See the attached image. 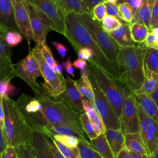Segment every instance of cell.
Here are the masks:
<instances>
[{"mask_svg": "<svg viewBox=\"0 0 158 158\" xmlns=\"http://www.w3.org/2000/svg\"><path fill=\"white\" fill-rule=\"evenodd\" d=\"M149 158H158V146L156 148V149L153 152H152L149 156Z\"/></svg>", "mask_w": 158, "mask_h": 158, "instance_id": "obj_60", "label": "cell"}, {"mask_svg": "<svg viewBox=\"0 0 158 158\" xmlns=\"http://www.w3.org/2000/svg\"><path fill=\"white\" fill-rule=\"evenodd\" d=\"M144 64L150 70L158 73V50L147 48Z\"/></svg>", "mask_w": 158, "mask_h": 158, "instance_id": "obj_31", "label": "cell"}, {"mask_svg": "<svg viewBox=\"0 0 158 158\" xmlns=\"http://www.w3.org/2000/svg\"><path fill=\"white\" fill-rule=\"evenodd\" d=\"M123 22L116 17L106 15L101 23L103 30L107 33L117 29Z\"/></svg>", "mask_w": 158, "mask_h": 158, "instance_id": "obj_35", "label": "cell"}, {"mask_svg": "<svg viewBox=\"0 0 158 158\" xmlns=\"http://www.w3.org/2000/svg\"><path fill=\"white\" fill-rule=\"evenodd\" d=\"M143 43L147 48L158 50V37L151 31H149Z\"/></svg>", "mask_w": 158, "mask_h": 158, "instance_id": "obj_44", "label": "cell"}, {"mask_svg": "<svg viewBox=\"0 0 158 158\" xmlns=\"http://www.w3.org/2000/svg\"><path fill=\"white\" fill-rule=\"evenodd\" d=\"M107 33L120 47L133 46L138 44L132 40L130 36L129 23L125 22H123L117 29L107 32Z\"/></svg>", "mask_w": 158, "mask_h": 158, "instance_id": "obj_19", "label": "cell"}, {"mask_svg": "<svg viewBox=\"0 0 158 158\" xmlns=\"http://www.w3.org/2000/svg\"><path fill=\"white\" fill-rule=\"evenodd\" d=\"M136 104L139 122V133L149 156L158 146V121L147 115L136 101Z\"/></svg>", "mask_w": 158, "mask_h": 158, "instance_id": "obj_9", "label": "cell"}, {"mask_svg": "<svg viewBox=\"0 0 158 158\" xmlns=\"http://www.w3.org/2000/svg\"><path fill=\"white\" fill-rule=\"evenodd\" d=\"M106 9V15L112 16L120 20H122L119 17L118 9L117 4H114L108 2H104Z\"/></svg>", "mask_w": 158, "mask_h": 158, "instance_id": "obj_45", "label": "cell"}, {"mask_svg": "<svg viewBox=\"0 0 158 158\" xmlns=\"http://www.w3.org/2000/svg\"><path fill=\"white\" fill-rule=\"evenodd\" d=\"M126 2L127 3L132 9L133 12L135 14L138 9L142 5L143 0H118V3Z\"/></svg>", "mask_w": 158, "mask_h": 158, "instance_id": "obj_48", "label": "cell"}, {"mask_svg": "<svg viewBox=\"0 0 158 158\" xmlns=\"http://www.w3.org/2000/svg\"><path fill=\"white\" fill-rule=\"evenodd\" d=\"M38 8L48 18L52 30L62 35L65 30V15L55 0H25Z\"/></svg>", "mask_w": 158, "mask_h": 158, "instance_id": "obj_13", "label": "cell"}, {"mask_svg": "<svg viewBox=\"0 0 158 158\" xmlns=\"http://www.w3.org/2000/svg\"><path fill=\"white\" fill-rule=\"evenodd\" d=\"M89 78L94 93L93 105L95 112L103 121L106 129H120V122L115 112L89 71Z\"/></svg>", "mask_w": 158, "mask_h": 158, "instance_id": "obj_8", "label": "cell"}, {"mask_svg": "<svg viewBox=\"0 0 158 158\" xmlns=\"http://www.w3.org/2000/svg\"><path fill=\"white\" fill-rule=\"evenodd\" d=\"M52 44L53 47L57 51L60 57L62 59H64L65 57L67 52L69 51V48L65 47L63 44L56 41H52Z\"/></svg>", "mask_w": 158, "mask_h": 158, "instance_id": "obj_47", "label": "cell"}, {"mask_svg": "<svg viewBox=\"0 0 158 158\" xmlns=\"http://www.w3.org/2000/svg\"><path fill=\"white\" fill-rule=\"evenodd\" d=\"M133 158H149L147 154H139L131 152Z\"/></svg>", "mask_w": 158, "mask_h": 158, "instance_id": "obj_59", "label": "cell"}, {"mask_svg": "<svg viewBox=\"0 0 158 158\" xmlns=\"http://www.w3.org/2000/svg\"><path fill=\"white\" fill-rule=\"evenodd\" d=\"M80 118L83 130L84 132H85L86 135H87L89 139L91 140L96 138L98 136V135L95 132L93 125L87 114L85 112H82L80 114Z\"/></svg>", "mask_w": 158, "mask_h": 158, "instance_id": "obj_34", "label": "cell"}, {"mask_svg": "<svg viewBox=\"0 0 158 158\" xmlns=\"http://www.w3.org/2000/svg\"><path fill=\"white\" fill-rule=\"evenodd\" d=\"M52 69L57 73H58L59 75H62V65L59 64L57 62L56 65Z\"/></svg>", "mask_w": 158, "mask_h": 158, "instance_id": "obj_58", "label": "cell"}, {"mask_svg": "<svg viewBox=\"0 0 158 158\" xmlns=\"http://www.w3.org/2000/svg\"><path fill=\"white\" fill-rule=\"evenodd\" d=\"M43 131L46 133H50L52 135H64L74 136L78 138L80 140L88 141L86 138V135H84L80 132L77 131L75 129L66 126V125H57V126H49L43 129Z\"/></svg>", "mask_w": 158, "mask_h": 158, "instance_id": "obj_26", "label": "cell"}, {"mask_svg": "<svg viewBox=\"0 0 158 158\" xmlns=\"http://www.w3.org/2000/svg\"><path fill=\"white\" fill-rule=\"evenodd\" d=\"M129 28L132 40L138 44L143 43L149 33V30L144 25L139 23H129Z\"/></svg>", "mask_w": 158, "mask_h": 158, "instance_id": "obj_28", "label": "cell"}, {"mask_svg": "<svg viewBox=\"0 0 158 158\" xmlns=\"http://www.w3.org/2000/svg\"><path fill=\"white\" fill-rule=\"evenodd\" d=\"M6 147V143L4 139L2 129L0 127V154H1Z\"/></svg>", "mask_w": 158, "mask_h": 158, "instance_id": "obj_55", "label": "cell"}, {"mask_svg": "<svg viewBox=\"0 0 158 158\" xmlns=\"http://www.w3.org/2000/svg\"><path fill=\"white\" fill-rule=\"evenodd\" d=\"M158 20V0H155L151 14V30L153 28L156 22Z\"/></svg>", "mask_w": 158, "mask_h": 158, "instance_id": "obj_49", "label": "cell"}, {"mask_svg": "<svg viewBox=\"0 0 158 158\" xmlns=\"http://www.w3.org/2000/svg\"><path fill=\"white\" fill-rule=\"evenodd\" d=\"M155 0H143L142 5L134 14L131 23H139L144 25L151 31V19L152 9Z\"/></svg>", "mask_w": 158, "mask_h": 158, "instance_id": "obj_18", "label": "cell"}, {"mask_svg": "<svg viewBox=\"0 0 158 158\" xmlns=\"http://www.w3.org/2000/svg\"><path fill=\"white\" fill-rule=\"evenodd\" d=\"M82 1L91 14L95 6H96L99 3L104 2L105 1V0H82Z\"/></svg>", "mask_w": 158, "mask_h": 158, "instance_id": "obj_51", "label": "cell"}, {"mask_svg": "<svg viewBox=\"0 0 158 158\" xmlns=\"http://www.w3.org/2000/svg\"><path fill=\"white\" fill-rule=\"evenodd\" d=\"M65 90L59 96V99L64 102L70 109L80 114L84 110L82 104L83 95L78 90L75 81L67 76L64 79Z\"/></svg>", "mask_w": 158, "mask_h": 158, "instance_id": "obj_15", "label": "cell"}, {"mask_svg": "<svg viewBox=\"0 0 158 158\" xmlns=\"http://www.w3.org/2000/svg\"><path fill=\"white\" fill-rule=\"evenodd\" d=\"M35 158H54L47 135L40 130H33L30 142Z\"/></svg>", "mask_w": 158, "mask_h": 158, "instance_id": "obj_16", "label": "cell"}, {"mask_svg": "<svg viewBox=\"0 0 158 158\" xmlns=\"http://www.w3.org/2000/svg\"><path fill=\"white\" fill-rule=\"evenodd\" d=\"M32 51L44 81L41 83V86L50 96L58 98L65 90V78L62 75L57 73L46 62L38 45H36Z\"/></svg>", "mask_w": 158, "mask_h": 158, "instance_id": "obj_7", "label": "cell"}, {"mask_svg": "<svg viewBox=\"0 0 158 158\" xmlns=\"http://www.w3.org/2000/svg\"><path fill=\"white\" fill-rule=\"evenodd\" d=\"M104 2H108L114 4H117L118 2V0H105Z\"/></svg>", "mask_w": 158, "mask_h": 158, "instance_id": "obj_62", "label": "cell"}, {"mask_svg": "<svg viewBox=\"0 0 158 158\" xmlns=\"http://www.w3.org/2000/svg\"><path fill=\"white\" fill-rule=\"evenodd\" d=\"M1 98L4 112L2 131L6 146L17 148L30 143L33 130L18 109L15 101L8 95Z\"/></svg>", "mask_w": 158, "mask_h": 158, "instance_id": "obj_4", "label": "cell"}, {"mask_svg": "<svg viewBox=\"0 0 158 158\" xmlns=\"http://www.w3.org/2000/svg\"><path fill=\"white\" fill-rule=\"evenodd\" d=\"M117 6L120 19L128 23H130L134 16L131 7L126 2L118 3Z\"/></svg>", "mask_w": 158, "mask_h": 158, "instance_id": "obj_36", "label": "cell"}, {"mask_svg": "<svg viewBox=\"0 0 158 158\" xmlns=\"http://www.w3.org/2000/svg\"><path fill=\"white\" fill-rule=\"evenodd\" d=\"M49 148L52 152L54 158H65L57 149L54 144L51 141H49Z\"/></svg>", "mask_w": 158, "mask_h": 158, "instance_id": "obj_53", "label": "cell"}, {"mask_svg": "<svg viewBox=\"0 0 158 158\" xmlns=\"http://www.w3.org/2000/svg\"><path fill=\"white\" fill-rule=\"evenodd\" d=\"M1 158H18L16 148L13 146H6L1 154Z\"/></svg>", "mask_w": 158, "mask_h": 158, "instance_id": "obj_46", "label": "cell"}, {"mask_svg": "<svg viewBox=\"0 0 158 158\" xmlns=\"http://www.w3.org/2000/svg\"><path fill=\"white\" fill-rule=\"evenodd\" d=\"M63 35L70 43L76 53L82 48L91 49L93 52V57L89 61L93 62L111 77L119 81L118 70L106 57L88 29L78 19L77 14L69 12L65 15V30Z\"/></svg>", "mask_w": 158, "mask_h": 158, "instance_id": "obj_1", "label": "cell"}, {"mask_svg": "<svg viewBox=\"0 0 158 158\" xmlns=\"http://www.w3.org/2000/svg\"><path fill=\"white\" fill-rule=\"evenodd\" d=\"M11 80L6 78L0 80V97L4 95H8L9 96L15 95L19 92V89L10 83Z\"/></svg>", "mask_w": 158, "mask_h": 158, "instance_id": "obj_37", "label": "cell"}, {"mask_svg": "<svg viewBox=\"0 0 158 158\" xmlns=\"http://www.w3.org/2000/svg\"><path fill=\"white\" fill-rule=\"evenodd\" d=\"M4 112L2 101V98L0 97V127L2 129L4 126Z\"/></svg>", "mask_w": 158, "mask_h": 158, "instance_id": "obj_56", "label": "cell"}, {"mask_svg": "<svg viewBox=\"0 0 158 158\" xmlns=\"http://www.w3.org/2000/svg\"><path fill=\"white\" fill-rule=\"evenodd\" d=\"M59 7L62 10L64 15L69 12H74L81 15L91 14L82 0H55Z\"/></svg>", "mask_w": 158, "mask_h": 158, "instance_id": "obj_23", "label": "cell"}, {"mask_svg": "<svg viewBox=\"0 0 158 158\" xmlns=\"http://www.w3.org/2000/svg\"><path fill=\"white\" fill-rule=\"evenodd\" d=\"M150 96L152 98V99L154 101V102L158 106V84H157V88L153 91V93L150 95Z\"/></svg>", "mask_w": 158, "mask_h": 158, "instance_id": "obj_57", "label": "cell"}, {"mask_svg": "<svg viewBox=\"0 0 158 158\" xmlns=\"http://www.w3.org/2000/svg\"><path fill=\"white\" fill-rule=\"evenodd\" d=\"M0 28L6 31L20 32L15 22L11 0H0Z\"/></svg>", "mask_w": 158, "mask_h": 158, "instance_id": "obj_17", "label": "cell"}, {"mask_svg": "<svg viewBox=\"0 0 158 158\" xmlns=\"http://www.w3.org/2000/svg\"><path fill=\"white\" fill-rule=\"evenodd\" d=\"M150 31L152 32L153 34H154L156 36H157L158 37V27L152 28Z\"/></svg>", "mask_w": 158, "mask_h": 158, "instance_id": "obj_61", "label": "cell"}, {"mask_svg": "<svg viewBox=\"0 0 158 158\" xmlns=\"http://www.w3.org/2000/svg\"><path fill=\"white\" fill-rule=\"evenodd\" d=\"M19 158H35L30 143L20 145L16 148Z\"/></svg>", "mask_w": 158, "mask_h": 158, "instance_id": "obj_42", "label": "cell"}, {"mask_svg": "<svg viewBox=\"0 0 158 158\" xmlns=\"http://www.w3.org/2000/svg\"><path fill=\"white\" fill-rule=\"evenodd\" d=\"M18 158H19V157H18Z\"/></svg>", "mask_w": 158, "mask_h": 158, "instance_id": "obj_64", "label": "cell"}, {"mask_svg": "<svg viewBox=\"0 0 158 158\" xmlns=\"http://www.w3.org/2000/svg\"><path fill=\"white\" fill-rule=\"evenodd\" d=\"M147 48L142 43L133 46L120 48L117 65L119 81L130 91L139 88L144 80V57Z\"/></svg>", "mask_w": 158, "mask_h": 158, "instance_id": "obj_3", "label": "cell"}, {"mask_svg": "<svg viewBox=\"0 0 158 158\" xmlns=\"http://www.w3.org/2000/svg\"><path fill=\"white\" fill-rule=\"evenodd\" d=\"M89 143L91 147L102 158H114L104 133L91 139Z\"/></svg>", "mask_w": 158, "mask_h": 158, "instance_id": "obj_25", "label": "cell"}, {"mask_svg": "<svg viewBox=\"0 0 158 158\" xmlns=\"http://www.w3.org/2000/svg\"><path fill=\"white\" fill-rule=\"evenodd\" d=\"M120 127L123 135L139 132V117L137 112L136 99L133 92L128 94L123 101L120 120Z\"/></svg>", "mask_w": 158, "mask_h": 158, "instance_id": "obj_12", "label": "cell"}, {"mask_svg": "<svg viewBox=\"0 0 158 158\" xmlns=\"http://www.w3.org/2000/svg\"><path fill=\"white\" fill-rule=\"evenodd\" d=\"M77 148L80 151L81 158H102L91 147L88 141L80 140Z\"/></svg>", "mask_w": 158, "mask_h": 158, "instance_id": "obj_32", "label": "cell"}, {"mask_svg": "<svg viewBox=\"0 0 158 158\" xmlns=\"http://www.w3.org/2000/svg\"><path fill=\"white\" fill-rule=\"evenodd\" d=\"M7 31L0 28V55L11 60L12 54V48L9 46L5 40L6 35Z\"/></svg>", "mask_w": 158, "mask_h": 158, "instance_id": "obj_38", "label": "cell"}, {"mask_svg": "<svg viewBox=\"0 0 158 158\" xmlns=\"http://www.w3.org/2000/svg\"><path fill=\"white\" fill-rule=\"evenodd\" d=\"M90 121L91 122L94 131L96 133V134L98 135H101V133H104L105 130H106L105 125L102 120V119L99 117V115L96 113H94L93 115H91L90 117H89Z\"/></svg>", "mask_w": 158, "mask_h": 158, "instance_id": "obj_41", "label": "cell"}, {"mask_svg": "<svg viewBox=\"0 0 158 158\" xmlns=\"http://www.w3.org/2000/svg\"><path fill=\"white\" fill-rule=\"evenodd\" d=\"M72 65L76 69H79L80 70H85V69H86L88 67V64H87L86 61L84 59H83L81 58H79V57L73 61Z\"/></svg>", "mask_w": 158, "mask_h": 158, "instance_id": "obj_52", "label": "cell"}, {"mask_svg": "<svg viewBox=\"0 0 158 158\" xmlns=\"http://www.w3.org/2000/svg\"><path fill=\"white\" fill-rule=\"evenodd\" d=\"M14 64L12 61L0 55V80L10 78L12 79L14 74Z\"/></svg>", "mask_w": 158, "mask_h": 158, "instance_id": "obj_29", "label": "cell"}, {"mask_svg": "<svg viewBox=\"0 0 158 158\" xmlns=\"http://www.w3.org/2000/svg\"><path fill=\"white\" fill-rule=\"evenodd\" d=\"M14 74L22 79L33 90L36 91L40 86L36 81L39 77H42L38 64L33 56L32 50L23 59L14 64Z\"/></svg>", "mask_w": 158, "mask_h": 158, "instance_id": "obj_10", "label": "cell"}, {"mask_svg": "<svg viewBox=\"0 0 158 158\" xmlns=\"http://www.w3.org/2000/svg\"><path fill=\"white\" fill-rule=\"evenodd\" d=\"M156 27H158V20L156 22V23L154 24V27H153V28H156Z\"/></svg>", "mask_w": 158, "mask_h": 158, "instance_id": "obj_63", "label": "cell"}, {"mask_svg": "<svg viewBox=\"0 0 158 158\" xmlns=\"http://www.w3.org/2000/svg\"><path fill=\"white\" fill-rule=\"evenodd\" d=\"M77 15L101 47L108 59L118 70L117 58L121 47L103 30L101 23L94 19L91 14H77Z\"/></svg>", "mask_w": 158, "mask_h": 158, "instance_id": "obj_6", "label": "cell"}, {"mask_svg": "<svg viewBox=\"0 0 158 158\" xmlns=\"http://www.w3.org/2000/svg\"><path fill=\"white\" fill-rule=\"evenodd\" d=\"M23 38L20 32L15 31H7L6 35L5 40L7 44L10 48L19 45L22 41Z\"/></svg>", "mask_w": 158, "mask_h": 158, "instance_id": "obj_39", "label": "cell"}, {"mask_svg": "<svg viewBox=\"0 0 158 158\" xmlns=\"http://www.w3.org/2000/svg\"><path fill=\"white\" fill-rule=\"evenodd\" d=\"M124 138L125 147L129 151L139 154H146L145 146L139 132L126 133L124 135Z\"/></svg>", "mask_w": 158, "mask_h": 158, "instance_id": "obj_24", "label": "cell"}, {"mask_svg": "<svg viewBox=\"0 0 158 158\" xmlns=\"http://www.w3.org/2000/svg\"><path fill=\"white\" fill-rule=\"evenodd\" d=\"M115 158H133L131 153L125 147L123 148Z\"/></svg>", "mask_w": 158, "mask_h": 158, "instance_id": "obj_54", "label": "cell"}, {"mask_svg": "<svg viewBox=\"0 0 158 158\" xmlns=\"http://www.w3.org/2000/svg\"><path fill=\"white\" fill-rule=\"evenodd\" d=\"M77 88L79 92L92 104L94 101V93L89 76L81 75L80 78L75 81Z\"/></svg>", "mask_w": 158, "mask_h": 158, "instance_id": "obj_27", "label": "cell"}, {"mask_svg": "<svg viewBox=\"0 0 158 158\" xmlns=\"http://www.w3.org/2000/svg\"><path fill=\"white\" fill-rule=\"evenodd\" d=\"M133 94L144 112L149 117L158 121V106L152 98L149 95L142 93H133Z\"/></svg>", "mask_w": 158, "mask_h": 158, "instance_id": "obj_21", "label": "cell"}, {"mask_svg": "<svg viewBox=\"0 0 158 158\" xmlns=\"http://www.w3.org/2000/svg\"><path fill=\"white\" fill-rule=\"evenodd\" d=\"M35 97L41 103V130L49 126L66 125L80 133L86 135L80 118V114L70 109L59 98L50 96L40 85L33 91Z\"/></svg>", "mask_w": 158, "mask_h": 158, "instance_id": "obj_2", "label": "cell"}, {"mask_svg": "<svg viewBox=\"0 0 158 158\" xmlns=\"http://www.w3.org/2000/svg\"><path fill=\"white\" fill-rule=\"evenodd\" d=\"M88 67L99 88L104 94L120 122L123 101L127 96L131 93L118 80L111 77L102 69L89 61Z\"/></svg>", "mask_w": 158, "mask_h": 158, "instance_id": "obj_5", "label": "cell"}, {"mask_svg": "<svg viewBox=\"0 0 158 158\" xmlns=\"http://www.w3.org/2000/svg\"><path fill=\"white\" fill-rule=\"evenodd\" d=\"M158 73L150 70L144 64V80L142 86L133 91L134 93H142L150 96L157 88Z\"/></svg>", "mask_w": 158, "mask_h": 158, "instance_id": "obj_22", "label": "cell"}, {"mask_svg": "<svg viewBox=\"0 0 158 158\" xmlns=\"http://www.w3.org/2000/svg\"><path fill=\"white\" fill-rule=\"evenodd\" d=\"M14 17L20 33L25 38L28 45L33 40V35L31 28L30 17L25 0H11Z\"/></svg>", "mask_w": 158, "mask_h": 158, "instance_id": "obj_14", "label": "cell"}, {"mask_svg": "<svg viewBox=\"0 0 158 158\" xmlns=\"http://www.w3.org/2000/svg\"><path fill=\"white\" fill-rule=\"evenodd\" d=\"M104 134L114 157L115 158L120 150L125 147L124 135L120 129H106Z\"/></svg>", "mask_w": 158, "mask_h": 158, "instance_id": "obj_20", "label": "cell"}, {"mask_svg": "<svg viewBox=\"0 0 158 158\" xmlns=\"http://www.w3.org/2000/svg\"><path fill=\"white\" fill-rule=\"evenodd\" d=\"M94 19L101 22L104 17L106 15V9L104 2H101L94 6L91 13Z\"/></svg>", "mask_w": 158, "mask_h": 158, "instance_id": "obj_43", "label": "cell"}, {"mask_svg": "<svg viewBox=\"0 0 158 158\" xmlns=\"http://www.w3.org/2000/svg\"><path fill=\"white\" fill-rule=\"evenodd\" d=\"M38 46L40 49V51L41 52V54L44 57V60L52 68H53L56 65L57 61L54 59L51 49L47 45L46 43H44Z\"/></svg>", "mask_w": 158, "mask_h": 158, "instance_id": "obj_40", "label": "cell"}, {"mask_svg": "<svg viewBox=\"0 0 158 158\" xmlns=\"http://www.w3.org/2000/svg\"><path fill=\"white\" fill-rule=\"evenodd\" d=\"M29 14L31 28L33 35V41L36 45L46 43L47 35L52 29L48 18L38 8L26 1Z\"/></svg>", "mask_w": 158, "mask_h": 158, "instance_id": "obj_11", "label": "cell"}, {"mask_svg": "<svg viewBox=\"0 0 158 158\" xmlns=\"http://www.w3.org/2000/svg\"><path fill=\"white\" fill-rule=\"evenodd\" d=\"M50 140L54 144L59 152L65 158H81L80 151L78 148H70L68 147L60 142L55 140L52 138H49Z\"/></svg>", "mask_w": 158, "mask_h": 158, "instance_id": "obj_30", "label": "cell"}, {"mask_svg": "<svg viewBox=\"0 0 158 158\" xmlns=\"http://www.w3.org/2000/svg\"><path fill=\"white\" fill-rule=\"evenodd\" d=\"M61 65H62V67L65 69V72L67 73L68 75H71L73 77H75L74 69L73 68V65H72V63L69 57L65 61H62Z\"/></svg>", "mask_w": 158, "mask_h": 158, "instance_id": "obj_50", "label": "cell"}, {"mask_svg": "<svg viewBox=\"0 0 158 158\" xmlns=\"http://www.w3.org/2000/svg\"><path fill=\"white\" fill-rule=\"evenodd\" d=\"M49 138L57 140L64 145L70 148H77L80 139L74 136L64 135H52L50 133L46 134Z\"/></svg>", "mask_w": 158, "mask_h": 158, "instance_id": "obj_33", "label": "cell"}]
</instances>
